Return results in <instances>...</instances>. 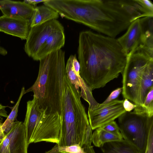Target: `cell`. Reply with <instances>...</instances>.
<instances>
[{"label": "cell", "mask_w": 153, "mask_h": 153, "mask_svg": "<svg viewBox=\"0 0 153 153\" xmlns=\"http://www.w3.org/2000/svg\"><path fill=\"white\" fill-rule=\"evenodd\" d=\"M78 43L80 75L92 91L104 87L122 73L127 56L117 39L84 31Z\"/></svg>", "instance_id": "obj_1"}, {"label": "cell", "mask_w": 153, "mask_h": 153, "mask_svg": "<svg viewBox=\"0 0 153 153\" xmlns=\"http://www.w3.org/2000/svg\"><path fill=\"white\" fill-rule=\"evenodd\" d=\"M65 53L61 49L41 59L38 74L34 84L25 90L32 92L41 106L61 116L63 77L66 72Z\"/></svg>", "instance_id": "obj_2"}, {"label": "cell", "mask_w": 153, "mask_h": 153, "mask_svg": "<svg viewBox=\"0 0 153 153\" xmlns=\"http://www.w3.org/2000/svg\"><path fill=\"white\" fill-rule=\"evenodd\" d=\"M81 23L115 38L133 21L119 0H82Z\"/></svg>", "instance_id": "obj_3"}, {"label": "cell", "mask_w": 153, "mask_h": 153, "mask_svg": "<svg viewBox=\"0 0 153 153\" xmlns=\"http://www.w3.org/2000/svg\"><path fill=\"white\" fill-rule=\"evenodd\" d=\"M81 95L75 90L63 95L59 146L77 144L81 147L91 140L92 129Z\"/></svg>", "instance_id": "obj_4"}, {"label": "cell", "mask_w": 153, "mask_h": 153, "mask_svg": "<svg viewBox=\"0 0 153 153\" xmlns=\"http://www.w3.org/2000/svg\"><path fill=\"white\" fill-rule=\"evenodd\" d=\"M27 142H41L58 144L60 129V118L58 112L52 113L43 108L37 98L27 102L24 122Z\"/></svg>", "instance_id": "obj_5"}, {"label": "cell", "mask_w": 153, "mask_h": 153, "mask_svg": "<svg viewBox=\"0 0 153 153\" xmlns=\"http://www.w3.org/2000/svg\"><path fill=\"white\" fill-rule=\"evenodd\" d=\"M152 61L153 54L140 47L127 56L126 65L122 73V93L124 99L137 104L142 76L147 66Z\"/></svg>", "instance_id": "obj_6"}, {"label": "cell", "mask_w": 153, "mask_h": 153, "mask_svg": "<svg viewBox=\"0 0 153 153\" xmlns=\"http://www.w3.org/2000/svg\"><path fill=\"white\" fill-rule=\"evenodd\" d=\"M118 118V126L123 139L141 153H144L149 132L153 128V116L134 111L126 112Z\"/></svg>", "instance_id": "obj_7"}, {"label": "cell", "mask_w": 153, "mask_h": 153, "mask_svg": "<svg viewBox=\"0 0 153 153\" xmlns=\"http://www.w3.org/2000/svg\"><path fill=\"white\" fill-rule=\"evenodd\" d=\"M123 101L117 99L104 105L97 103L93 106L89 107L87 116L92 130L114 121L125 112Z\"/></svg>", "instance_id": "obj_8"}, {"label": "cell", "mask_w": 153, "mask_h": 153, "mask_svg": "<svg viewBox=\"0 0 153 153\" xmlns=\"http://www.w3.org/2000/svg\"><path fill=\"white\" fill-rule=\"evenodd\" d=\"M63 27L57 19L30 27L25 45L26 54L33 59L49 36Z\"/></svg>", "instance_id": "obj_9"}, {"label": "cell", "mask_w": 153, "mask_h": 153, "mask_svg": "<svg viewBox=\"0 0 153 153\" xmlns=\"http://www.w3.org/2000/svg\"><path fill=\"white\" fill-rule=\"evenodd\" d=\"M28 145L23 123L15 121L0 144V153H27Z\"/></svg>", "instance_id": "obj_10"}, {"label": "cell", "mask_w": 153, "mask_h": 153, "mask_svg": "<svg viewBox=\"0 0 153 153\" xmlns=\"http://www.w3.org/2000/svg\"><path fill=\"white\" fill-rule=\"evenodd\" d=\"M65 70L68 78L76 90L80 92L81 97L88 103L89 106L94 105L97 102L93 97L92 91L80 75V64L76 56H70L65 65Z\"/></svg>", "instance_id": "obj_11"}, {"label": "cell", "mask_w": 153, "mask_h": 153, "mask_svg": "<svg viewBox=\"0 0 153 153\" xmlns=\"http://www.w3.org/2000/svg\"><path fill=\"white\" fill-rule=\"evenodd\" d=\"M143 31L140 18L131 22L126 32L117 40L127 56L142 44Z\"/></svg>", "instance_id": "obj_12"}, {"label": "cell", "mask_w": 153, "mask_h": 153, "mask_svg": "<svg viewBox=\"0 0 153 153\" xmlns=\"http://www.w3.org/2000/svg\"><path fill=\"white\" fill-rule=\"evenodd\" d=\"M30 28V20L0 16V32L26 39Z\"/></svg>", "instance_id": "obj_13"}, {"label": "cell", "mask_w": 153, "mask_h": 153, "mask_svg": "<svg viewBox=\"0 0 153 153\" xmlns=\"http://www.w3.org/2000/svg\"><path fill=\"white\" fill-rule=\"evenodd\" d=\"M35 7L24 1L0 0V10L3 15L30 20Z\"/></svg>", "instance_id": "obj_14"}, {"label": "cell", "mask_w": 153, "mask_h": 153, "mask_svg": "<svg viewBox=\"0 0 153 153\" xmlns=\"http://www.w3.org/2000/svg\"><path fill=\"white\" fill-rule=\"evenodd\" d=\"M65 41L64 28L63 27L49 36L33 59L39 61L51 53L61 49L64 46Z\"/></svg>", "instance_id": "obj_15"}, {"label": "cell", "mask_w": 153, "mask_h": 153, "mask_svg": "<svg viewBox=\"0 0 153 153\" xmlns=\"http://www.w3.org/2000/svg\"><path fill=\"white\" fill-rule=\"evenodd\" d=\"M153 61L147 66L142 76L139 87V93L134 111L140 112L146 97L153 88Z\"/></svg>", "instance_id": "obj_16"}, {"label": "cell", "mask_w": 153, "mask_h": 153, "mask_svg": "<svg viewBox=\"0 0 153 153\" xmlns=\"http://www.w3.org/2000/svg\"><path fill=\"white\" fill-rule=\"evenodd\" d=\"M59 14L56 11L45 5L35 7L33 16L30 20V27L56 19Z\"/></svg>", "instance_id": "obj_17"}, {"label": "cell", "mask_w": 153, "mask_h": 153, "mask_svg": "<svg viewBox=\"0 0 153 153\" xmlns=\"http://www.w3.org/2000/svg\"><path fill=\"white\" fill-rule=\"evenodd\" d=\"M100 148L102 153H141L135 146L123 139L106 143Z\"/></svg>", "instance_id": "obj_18"}, {"label": "cell", "mask_w": 153, "mask_h": 153, "mask_svg": "<svg viewBox=\"0 0 153 153\" xmlns=\"http://www.w3.org/2000/svg\"><path fill=\"white\" fill-rule=\"evenodd\" d=\"M140 19L143 31L142 44L140 47L153 53V16L145 17Z\"/></svg>", "instance_id": "obj_19"}, {"label": "cell", "mask_w": 153, "mask_h": 153, "mask_svg": "<svg viewBox=\"0 0 153 153\" xmlns=\"http://www.w3.org/2000/svg\"><path fill=\"white\" fill-rule=\"evenodd\" d=\"M94 130L92 134L91 141L97 147L100 148L106 143L123 139L107 131L101 127L97 128Z\"/></svg>", "instance_id": "obj_20"}, {"label": "cell", "mask_w": 153, "mask_h": 153, "mask_svg": "<svg viewBox=\"0 0 153 153\" xmlns=\"http://www.w3.org/2000/svg\"><path fill=\"white\" fill-rule=\"evenodd\" d=\"M46 153H96L91 144H85L81 147L77 144L59 146L56 144Z\"/></svg>", "instance_id": "obj_21"}, {"label": "cell", "mask_w": 153, "mask_h": 153, "mask_svg": "<svg viewBox=\"0 0 153 153\" xmlns=\"http://www.w3.org/2000/svg\"><path fill=\"white\" fill-rule=\"evenodd\" d=\"M25 88L22 87L17 102L12 108L10 113L6 120L0 127L1 129L5 134L9 131L15 121L17 115L19 105L22 97L25 94Z\"/></svg>", "instance_id": "obj_22"}, {"label": "cell", "mask_w": 153, "mask_h": 153, "mask_svg": "<svg viewBox=\"0 0 153 153\" xmlns=\"http://www.w3.org/2000/svg\"><path fill=\"white\" fill-rule=\"evenodd\" d=\"M153 88L147 94L141 112L146 113L149 116H153Z\"/></svg>", "instance_id": "obj_23"}, {"label": "cell", "mask_w": 153, "mask_h": 153, "mask_svg": "<svg viewBox=\"0 0 153 153\" xmlns=\"http://www.w3.org/2000/svg\"><path fill=\"white\" fill-rule=\"evenodd\" d=\"M101 127L107 131L123 139L118 125L115 121H112Z\"/></svg>", "instance_id": "obj_24"}, {"label": "cell", "mask_w": 153, "mask_h": 153, "mask_svg": "<svg viewBox=\"0 0 153 153\" xmlns=\"http://www.w3.org/2000/svg\"><path fill=\"white\" fill-rule=\"evenodd\" d=\"M122 88H118L113 91L110 94L106 99L102 103L101 105H104L117 100V98L122 93Z\"/></svg>", "instance_id": "obj_25"}, {"label": "cell", "mask_w": 153, "mask_h": 153, "mask_svg": "<svg viewBox=\"0 0 153 153\" xmlns=\"http://www.w3.org/2000/svg\"><path fill=\"white\" fill-rule=\"evenodd\" d=\"M144 153H153V128L149 132L147 146Z\"/></svg>", "instance_id": "obj_26"}, {"label": "cell", "mask_w": 153, "mask_h": 153, "mask_svg": "<svg viewBox=\"0 0 153 153\" xmlns=\"http://www.w3.org/2000/svg\"><path fill=\"white\" fill-rule=\"evenodd\" d=\"M123 106L126 112H131L136 107V105L130 102L127 99H125L123 102Z\"/></svg>", "instance_id": "obj_27"}, {"label": "cell", "mask_w": 153, "mask_h": 153, "mask_svg": "<svg viewBox=\"0 0 153 153\" xmlns=\"http://www.w3.org/2000/svg\"><path fill=\"white\" fill-rule=\"evenodd\" d=\"M6 107L0 104V116L7 118L8 115L5 110Z\"/></svg>", "instance_id": "obj_28"}, {"label": "cell", "mask_w": 153, "mask_h": 153, "mask_svg": "<svg viewBox=\"0 0 153 153\" xmlns=\"http://www.w3.org/2000/svg\"><path fill=\"white\" fill-rule=\"evenodd\" d=\"M45 0H25L24 1L27 3L33 6L41 2H43Z\"/></svg>", "instance_id": "obj_29"}, {"label": "cell", "mask_w": 153, "mask_h": 153, "mask_svg": "<svg viewBox=\"0 0 153 153\" xmlns=\"http://www.w3.org/2000/svg\"><path fill=\"white\" fill-rule=\"evenodd\" d=\"M5 135V133L1 130L0 131V144L3 140Z\"/></svg>", "instance_id": "obj_30"}, {"label": "cell", "mask_w": 153, "mask_h": 153, "mask_svg": "<svg viewBox=\"0 0 153 153\" xmlns=\"http://www.w3.org/2000/svg\"><path fill=\"white\" fill-rule=\"evenodd\" d=\"M3 119L2 117L0 116V127L1 126L3 123Z\"/></svg>", "instance_id": "obj_31"}, {"label": "cell", "mask_w": 153, "mask_h": 153, "mask_svg": "<svg viewBox=\"0 0 153 153\" xmlns=\"http://www.w3.org/2000/svg\"><path fill=\"white\" fill-rule=\"evenodd\" d=\"M1 48H0V51H1Z\"/></svg>", "instance_id": "obj_32"}]
</instances>
